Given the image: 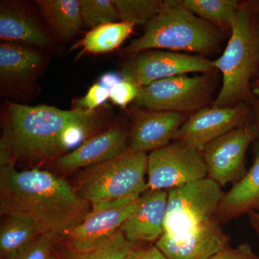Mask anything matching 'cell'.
<instances>
[{"label": "cell", "mask_w": 259, "mask_h": 259, "mask_svg": "<svg viewBox=\"0 0 259 259\" xmlns=\"http://www.w3.org/2000/svg\"><path fill=\"white\" fill-rule=\"evenodd\" d=\"M61 236L47 232L11 259H58Z\"/></svg>", "instance_id": "obj_27"}, {"label": "cell", "mask_w": 259, "mask_h": 259, "mask_svg": "<svg viewBox=\"0 0 259 259\" xmlns=\"http://www.w3.org/2000/svg\"><path fill=\"white\" fill-rule=\"evenodd\" d=\"M258 88H259V76L257 78V79L255 80L254 82L253 83V89Z\"/></svg>", "instance_id": "obj_37"}, {"label": "cell", "mask_w": 259, "mask_h": 259, "mask_svg": "<svg viewBox=\"0 0 259 259\" xmlns=\"http://www.w3.org/2000/svg\"><path fill=\"white\" fill-rule=\"evenodd\" d=\"M129 259H168L156 245L138 247Z\"/></svg>", "instance_id": "obj_31"}, {"label": "cell", "mask_w": 259, "mask_h": 259, "mask_svg": "<svg viewBox=\"0 0 259 259\" xmlns=\"http://www.w3.org/2000/svg\"><path fill=\"white\" fill-rule=\"evenodd\" d=\"M230 31L222 56L212 61L223 77L222 87L212 106L252 105L256 98L251 81L259 76V13L249 2L241 3Z\"/></svg>", "instance_id": "obj_3"}, {"label": "cell", "mask_w": 259, "mask_h": 259, "mask_svg": "<svg viewBox=\"0 0 259 259\" xmlns=\"http://www.w3.org/2000/svg\"><path fill=\"white\" fill-rule=\"evenodd\" d=\"M137 200L117 208L90 211L82 222L61 238V240L76 250L95 248L120 229L134 212Z\"/></svg>", "instance_id": "obj_15"}, {"label": "cell", "mask_w": 259, "mask_h": 259, "mask_svg": "<svg viewBox=\"0 0 259 259\" xmlns=\"http://www.w3.org/2000/svg\"><path fill=\"white\" fill-rule=\"evenodd\" d=\"M139 87L135 83L122 79L110 90V98L115 105L121 107H127L131 102H135L139 93Z\"/></svg>", "instance_id": "obj_29"}, {"label": "cell", "mask_w": 259, "mask_h": 259, "mask_svg": "<svg viewBox=\"0 0 259 259\" xmlns=\"http://www.w3.org/2000/svg\"><path fill=\"white\" fill-rule=\"evenodd\" d=\"M168 191H146L138 199L131 217L120 228L126 239L131 243H153L164 232V221Z\"/></svg>", "instance_id": "obj_14"}, {"label": "cell", "mask_w": 259, "mask_h": 259, "mask_svg": "<svg viewBox=\"0 0 259 259\" xmlns=\"http://www.w3.org/2000/svg\"><path fill=\"white\" fill-rule=\"evenodd\" d=\"M253 8L259 13V1H248Z\"/></svg>", "instance_id": "obj_35"}, {"label": "cell", "mask_w": 259, "mask_h": 259, "mask_svg": "<svg viewBox=\"0 0 259 259\" xmlns=\"http://www.w3.org/2000/svg\"><path fill=\"white\" fill-rule=\"evenodd\" d=\"M8 128L13 157L30 163L48 161L74 147L96 128V110H64L47 105L10 104Z\"/></svg>", "instance_id": "obj_2"}, {"label": "cell", "mask_w": 259, "mask_h": 259, "mask_svg": "<svg viewBox=\"0 0 259 259\" xmlns=\"http://www.w3.org/2000/svg\"><path fill=\"white\" fill-rule=\"evenodd\" d=\"M58 259H129L139 244L126 239L120 230L92 249L79 250L66 245L61 238Z\"/></svg>", "instance_id": "obj_23"}, {"label": "cell", "mask_w": 259, "mask_h": 259, "mask_svg": "<svg viewBox=\"0 0 259 259\" xmlns=\"http://www.w3.org/2000/svg\"><path fill=\"white\" fill-rule=\"evenodd\" d=\"M120 20L134 25H147L161 11L164 1L158 0H112Z\"/></svg>", "instance_id": "obj_25"}, {"label": "cell", "mask_w": 259, "mask_h": 259, "mask_svg": "<svg viewBox=\"0 0 259 259\" xmlns=\"http://www.w3.org/2000/svg\"><path fill=\"white\" fill-rule=\"evenodd\" d=\"M216 71L213 61L203 56L170 51L149 50L136 54L121 71L122 79L139 88L158 80L189 73Z\"/></svg>", "instance_id": "obj_9"}, {"label": "cell", "mask_w": 259, "mask_h": 259, "mask_svg": "<svg viewBox=\"0 0 259 259\" xmlns=\"http://www.w3.org/2000/svg\"><path fill=\"white\" fill-rule=\"evenodd\" d=\"M258 137V126L250 121L207 145L202 153L207 178L221 187L239 182L247 172V150Z\"/></svg>", "instance_id": "obj_10"}, {"label": "cell", "mask_w": 259, "mask_h": 259, "mask_svg": "<svg viewBox=\"0 0 259 259\" xmlns=\"http://www.w3.org/2000/svg\"><path fill=\"white\" fill-rule=\"evenodd\" d=\"M37 5L56 36L66 40L79 32L83 24L79 0H39Z\"/></svg>", "instance_id": "obj_20"}, {"label": "cell", "mask_w": 259, "mask_h": 259, "mask_svg": "<svg viewBox=\"0 0 259 259\" xmlns=\"http://www.w3.org/2000/svg\"><path fill=\"white\" fill-rule=\"evenodd\" d=\"M127 132L119 126L88 138L71 152L59 156L56 166L65 171L88 168L115 158L127 149Z\"/></svg>", "instance_id": "obj_13"}, {"label": "cell", "mask_w": 259, "mask_h": 259, "mask_svg": "<svg viewBox=\"0 0 259 259\" xmlns=\"http://www.w3.org/2000/svg\"><path fill=\"white\" fill-rule=\"evenodd\" d=\"M90 212V202L54 174L38 168L18 171L15 163L0 167L2 215L29 218L63 238Z\"/></svg>", "instance_id": "obj_1"}, {"label": "cell", "mask_w": 259, "mask_h": 259, "mask_svg": "<svg viewBox=\"0 0 259 259\" xmlns=\"http://www.w3.org/2000/svg\"><path fill=\"white\" fill-rule=\"evenodd\" d=\"M135 26L133 23L122 21L104 24L92 29L75 47H81L82 52L88 54L112 52L123 44Z\"/></svg>", "instance_id": "obj_22"}, {"label": "cell", "mask_w": 259, "mask_h": 259, "mask_svg": "<svg viewBox=\"0 0 259 259\" xmlns=\"http://www.w3.org/2000/svg\"><path fill=\"white\" fill-rule=\"evenodd\" d=\"M207 259H259L251 245L244 243L238 245L236 248L231 246L218 252Z\"/></svg>", "instance_id": "obj_30"}, {"label": "cell", "mask_w": 259, "mask_h": 259, "mask_svg": "<svg viewBox=\"0 0 259 259\" xmlns=\"http://www.w3.org/2000/svg\"><path fill=\"white\" fill-rule=\"evenodd\" d=\"M230 241L217 218L180 236L163 233L156 245L168 259H207L230 246Z\"/></svg>", "instance_id": "obj_12"}, {"label": "cell", "mask_w": 259, "mask_h": 259, "mask_svg": "<svg viewBox=\"0 0 259 259\" xmlns=\"http://www.w3.org/2000/svg\"><path fill=\"white\" fill-rule=\"evenodd\" d=\"M255 98L259 100V88L253 89Z\"/></svg>", "instance_id": "obj_36"}, {"label": "cell", "mask_w": 259, "mask_h": 259, "mask_svg": "<svg viewBox=\"0 0 259 259\" xmlns=\"http://www.w3.org/2000/svg\"><path fill=\"white\" fill-rule=\"evenodd\" d=\"M109 98L110 92L100 83H95L89 89L88 93L82 98L75 102L74 109L93 111Z\"/></svg>", "instance_id": "obj_28"}, {"label": "cell", "mask_w": 259, "mask_h": 259, "mask_svg": "<svg viewBox=\"0 0 259 259\" xmlns=\"http://www.w3.org/2000/svg\"><path fill=\"white\" fill-rule=\"evenodd\" d=\"M223 30L194 15L180 1H164L159 13L146 25L144 33L126 48L127 54L167 49L198 55L216 52L222 41Z\"/></svg>", "instance_id": "obj_4"}, {"label": "cell", "mask_w": 259, "mask_h": 259, "mask_svg": "<svg viewBox=\"0 0 259 259\" xmlns=\"http://www.w3.org/2000/svg\"><path fill=\"white\" fill-rule=\"evenodd\" d=\"M187 119L186 114L178 112H141L135 118L130 133L129 148L135 152L146 153L164 147Z\"/></svg>", "instance_id": "obj_16"}, {"label": "cell", "mask_w": 259, "mask_h": 259, "mask_svg": "<svg viewBox=\"0 0 259 259\" xmlns=\"http://www.w3.org/2000/svg\"><path fill=\"white\" fill-rule=\"evenodd\" d=\"M0 38L4 42H24L47 49L53 44L50 35L32 15L11 3L1 5Z\"/></svg>", "instance_id": "obj_17"}, {"label": "cell", "mask_w": 259, "mask_h": 259, "mask_svg": "<svg viewBox=\"0 0 259 259\" xmlns=\"http://www.w3.org/2000/svg\"><path fill=\"white\" fill-rule=\"evenodd\" d=\"M250 224L259 238V212H253L248 214Z\"/></svg>", "instance_id": "obj_33"}, {"label": "cell", "mask_w": 259, "mask_h": 259, "mask_svg": "<svg viewBox=\"0 0 259 259\" xmlns=\"http://www.w3.org/2000/svg\"><path fill=\"white\" fill-rule=\"evenodd\" d=\"M0 229L2 259H11L47 231L29 218L5 215Z\"/></svg>", "instance_id": "obj_21"}, {"label": "cell", "mask_w": 259, "mask_h": 259, "mask_svg": "<svg viewBox=\"0 0 259 259\" xmlns=\"http://www.w3.org/2000/svg\"><path fill=\"white\" fill-rule=\"evenodd\" d=\"M182 6L221 30H231L241 3L236 0H182Z\"/></svg>", "instance_id": "obj_24"}, {"label": "cell", "mask_w": 259, "mask_h": 259, "mask_svg": "<svg viewBox=\"0 0 259 259\" xmlns=\"http://www.w3.org/2000/svg\"><path fill=\"white\" fill-rule=\"evenodd\" d=\"M42 56L31 48L17 42H3L0 45V79L8 86H20L38 72Z\"/></svg>", "instance_id": "obj_19"}, {"label": "cell", "mask_w": 259, "mask_h": 259, "mask_svg": "<svg viewBox=\"0 0 259 259\" xmlns=\"http://www.w3.org/2000/svg\"><path fill=\"white\" fill-rule=\"evenodd\" d=\"M223 194L207 177L168 190L163 233L180 236L215 219Z\"/></svg>", "instance_id": "obj_6"}, {"label": "cell", "mask_w": 259, "mask_h": 259, "mask_svg": "<svg viewBox=\"0 0 259 259\" xmlns=\"http://www.w3.org/2000/svg\"><path fill=\"white\" fill-rule=\"evenodd\" d=\"M252 107H253L254 122L259 128V100L256 99L255 102H253V105H252Z\"/></svg>", "instance_id": "obj_34"}, {"label": "cell", "mask_w": 259, "mask_h": 259, "mask_svg": "<svg viewBox=\"0 0 259 259\" xmlns=\"http://www.w3.org/2000/svg\"><path fill=\"white\" fill-rule=\"evenodd\" d=\"M252 117L253 107L249 104L205 107L187 119L173 140L202 152L209 143L250 122Z\"/></svg>", "instance_id": "obj_11"}, {"label": "cell", "mask_w": 259, "mask_h": 259, "mask_svg": "<svg viewBox=\"0 0 259 259\" xmlns=\"http://www.w3.org/2000/svg\"><path fill=\"white\" fill-rule=\"evenodd\" d=\"M122 79L120 74H116V73L109 72L102 75L100 79V84L104 88L106 89L110 92L113 87L120 82Z\"/></svg>", "instance_id": "obj_32"}, {"label": "cell", "mask_w": 259, "mask_h": 259, "mask_svg": "<svg viewBox=\"0 0 259 259\" xmlns=\"http://www.w3.org/2000/svg\"><path fill=\"white\" fill-rule=\"evenodd\" d=\"M79 3L83 23L92 28L120 20L112 0H79Z\"/></svg>", "instance_id": "obj_26"}, {"label": "cell", "mask_w": 259, "mask_h": 259, "mask_svg": "<svg viewBox=\"0 0 259 259\" xmlns=\"http://www.w3.org/2000/svg\"><path fill=\"white\" fill-rule=\"evenodd\" d=\"M253 212H259V146L250 169L223 194L217 217L220 221H228Z\"/></svg>", "instance_id": "obj_18"}, {"label": "cell", "mask_w": 259, "mask_h": 259, "mask_svg": "<svg viewBox=\"0 0 259 259\" xmlns=\"http://www.w3.org/2000/svg\"><path fill=\"white\" fill-rule=\"evenodd\" d=\"M148 155L131 148L115 158L84 168L76 181L77 193L92 205L141 196L148 190Z\"/></svg>", "instance_id": "obj_5"}, {"label": "cell", "mask_w": 259, "mask_h": 259, "mask_svg": "<svg viewBox=\"0 0 259 259\" xmlns=\"http://www.w3.org/2000/svg\"><path fill=\"white\" fill-rule=\"evenodd\" d=\"M149 190L168 191L203 180L207 167L201 151L176 142L148 155Z\"/></svg>", "instance_id": "obj_8"}, {"label": "cell", "mask_w": 259, "mask_h": 259, "mask_svg": "<svg viewBox=\"0 0 259 259\" xmlns=\"http://www.w3.org/2000/svg\"><path fill=\"white\" fill-rule=\"evenodd\" d=\"M213 73L158 80L139 89L137 106L153 111L195 112L207 107L215 88Z\"/></svg>", "instance_id": "obj_7"}]
</instances>
